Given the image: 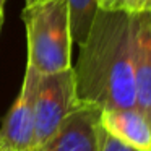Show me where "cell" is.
I'll list each match as a JSON object with an SVG mask.
<instances>
[{"label": "cell", "mask_w": 151, "mask_h": 151, "mask_svg": "<svg viewBox=\"0 0 151 151\" xmlns=\"http://www.w3.org/2000/svg\"><path fill=\"white\" fill-rule=\"evenodd\" d=\"M70 10V24H72L73 42L80 44L86 39L94 17L98 13L96 0H67Z\"/></svg>", "instance_id": "obj_8"}, {"label": "cell", "mask_w": 151, "mask_h": 151, "mask_svg": "<svg viewBox=\"0 0 151 151\" xmlns=\"http://www.w3.org/2000/svg\"><path fill=\"white\" fill-rule=\"evenodd\" d=\"M99 125L106 133L135 151H151V120L137 107L104 109Z\"/></svg>", "instance_id": "obj_7"}, {"label": "cell", "mask_w": 151, "mask_h": 151, "mask_svg": "<svg viewBox=\"0 0 151 151\" xmlns=\"http://www.w3.org/2000/svg\"><path fill=\"white\" fill-rule=\"evenodd\" d=\"M73 73L78 102L101 111L137 107L133 15L98 10Z\"/></svg>", "instance_id": "obj_1"}, {"label": "cell", "mask_w": 151, "mask_h": 151, "mask_svg": "<svg viewBox=\"0 0 151 151\" xmlns=\"http://www.w3.org/2000/svg\"><path fill=\"white\" fill-rule=\"evenodd\" d=\"M101 109L78 102L55 132L34 151H99Z\"/></svg>", "instance_id": "obj_5"}, {"label": "cell", "mask_w": 151, "mask_h": 151, "mask_svg": "<svg viewBox=\"0 0 151 151\" xmlns=\"http://www.w3.org/2000/svg\"><path fill=\"white\" fill-rule=\"evenodd\" d=\"M41 73L26 63L21 91L10 107L0 128V150L33 151L34 145V98Z\"/></svg>", "instance_id": "obj_4"}, {"label": "cell", "mask_w": 151, "mask_h": 151, "mask_svg": "<svg viewBox=\"0 0 151 151\" xmlns=\"http://www.w3.org/2000/svg\"><path fill=\"white\" fill-rule=\"evenodd\" d=\"M5 2H7V0H0V5H5Z\"/></svg>", "instance_id": "obj_12"}, {"label": "cell", "mask_w": 151, "mask_h": 151, "mask_svg": "<svg viewBox=\"0 0 151 151\" xmlns=\"http://www.w3.org/2000/svg\"><path fill=\"white\" fill-rule=\"evenodd\" d=\"M28 63L41 75L72 68V24L67 0H31L21 15Z\"/></svg>", "instance_id": "obj_2"}, {"label": "cell", "mask_w": 151, "mask_h": 151, "mask_svg": "<svg viewBox=\"0 0 151 151\" xmlns=\"http://www.w3.org/2000/svg\"><path fill=\"white\" fill-rule=\"evenodd\" d=\"M0 151H4V150H0Z\"/></svg>", "instance_id": "obj_14"}, {"label": "cell", "mask_w": 151, "mask_h": 151, "mask_svg": "<svg viewBox=\"0 0 151 151\" xmlns=\"http://www.w3.org/2000/svg\"><path fill=\"white\" fill-rule=\"evenodd\" d=\"M99 10L137 15L151 10V0H96Z\"/></svg>", "instance_id": "obj_9"}, {"label": "cell", "mask_w": 151, "mask_h": 151, "mask_svg": "<svg viewBox=\"0 0 151 151\" xmlns=\"http://www.w3.org/2000/svg\"><path fill=\"white\" fill-rule=\"evenodd\" d=\"M133 75L137 109L151 115V10L133 15ZM151 120V119H150Z\"/></svg>", "instance_id": "obj_6"}, {"label": "cell", "mask_w": 151, "mask_h": 151, "mask_svg": "<svg viewBox=\"0 0 151 151\" xmlns=\"http://www.w3.org/2000/svg\"><path fill=\"white\" fill-rule=\"evenodd\" d=\"M78 104L75 88V73L72 68L57 73L41 75L34 98V145L39 148L62 120Z\"/></svg>", "instance_id": "obj_3"}, {"label": "cell", "mask_w": 151, "mask_h": 151, "mask_svg": "<svg viewBox=\"0 0 151 151\" xmlns=\"http://www.w3.org/2000/svg\"><path fill=\"white\" fill-rule=\"evenodd\" d=\"M2 24H4V5H0V29H2Z\"/></svg>", "instance_id": "obj_11"}, {"label": "cell", "mask_w": 151, "mask_h": 151, "mask_svg": "<svg viewBox=\"0 0 151 151\" xmlns=\"http://www.w3.org/2000/svg\"><path fill=\"white\" fill-rule=\"evenodd\" d=\"M26 2H31V0H26Z\"/></svg>", "instance_id": "obj_13"}, {"label": "cell", "mask_w": 151, "mask_h": 151, "mask_svg": "<svg viewBox=\"0 0 151 151\" xmlns=\"http://www.w3.org/2000/svg\"><path fill=\"white\" fill-rule=\"evenodd\" d=\"M150 119H151V115H150Z\"/></svg>", "instance_id": "obj_15"}, {"label": "cell", "mask_w": 151, "mask_h": 151, "mask_svg": "<svg viewBox=\"0 0 151 151\" xmlns=\"http://www.w3.org/2000/svg\"><path fill=\"white\" fill-rule=\"evenodd\" d=\"M99 151H135V150L124 145L122 141L115 140L109 133H106L101 127V132H99Z\"/></svg>", "instance_id": "obj_10"}]
</instances>
